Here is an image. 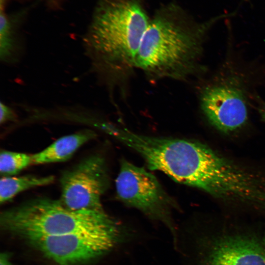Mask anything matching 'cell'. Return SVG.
<instances>
[{
	"instance_id": "cell-1",
	"label": "cell",
	"mask_w": 265,
	"mask_h": 265,
	"mask_svg": "<svg viewBox=\"0 0 265 265\" xmlns=\"http://www.w3.org/2000/svg\"><path fill=\"white\" fill-rule=\"evenodd\" d=\"M232 14L195 21L174 3L161 6L150 19L135 59V68L153 79L185 80L199 69V59L208 30Z\"/></svg>"
},
{
	"instance_id": "cell-2",
	"label": "cell",
	"mask_w": 265,
	"mask_h": 265,
	"mask_svg": "<svg viewBox=\"0 0 265 265\" xmlns=\"http://www.w3.org/2000/svg\"><path fill=\"white\" fill-rule=\"evenodd\" d=\"M150 21L143 0H99L88 42L105 67L124 74L135 68L137 52Z\"/></svg>"
},
{
	"instance_id": "cell-3",
	"label": "cell",
	"mask_w": 265,
	"mask_h": 265,
	"mask_svg": "<svg viewBox=\"0 0 265 265\" xmlns=\"http://www.w3.org/2000/svg\"><path fill=\"white\" fill-rule=\"evenodd\" d=\"M1 227L27 240L122 226L104 209L73 210L60 200L39 197L4 211Z\"/></svg>"
},
{
	"instance_id": "cell-4",
	"label": "cell",
	"mask_w": 265,
	"mask_h": 265,
	"mask_svg": "<svg viewBox=\"0 0 265 265\" xmlns=\"http://www.w3.org/2000/svg\"><path fill=\"white\" fill-rule=\"evenodd\" d=\"M115 187L117 196L122 203L163 224L177 248L179 232L172 216L177 205L152 173L122 159Z\"/></svg>"
},
{
	"instance_id": "cell-5",
	"label": "cell",
	"mask_w": 265,
	"mask_h": 265,
	"mask_svg": "<svg viewBox=\"0 0 265 265\" xmlns=\"http://www.w3.org/2000/svg\"><path fill=\"white\" fill-rule=\"evenodd\" d=\"M123 226L26 240L45 256L61 265H77L94 260L129 238Z\"/></svg>"
},
{
	"instance_id": "cell-6",
	"label": "cell",
	"mask_w": 265,
	"mask_h": 265,
	"mask_svg": "<svg viewBox=\"0 0 265 265\" xmlns=\"http://www.w3.org/2000/svg\"><path fill=\"white\" fill-rule=\"evenodd\" d=\"M109 184L104 159L93 155L62 175L59 200L73 210L103 209L101 198Z\"/></svg>"
},
{
	"instance_id": "cell-7",
	"label": "cell",
	"mask_w": 265,
	"mask_h": 265,
	"mask_svg": "<svg viewBox=\"0 0 265 265\" xmlns=\"http://www.w3.org/2000/svg\"><path fill=\"white\" fill-rule=\"evenodd\" d=\"M244 90L230 79L205 88L201 95V107L208 121L219 131L228 133L243 126L248 111Z\"/></svg>"
},
{
	"instance_id": "cell-8",
	"label": "cell",
	"mask_w": 265,
	"mask_h": 265,
	"mask_svg": "<svg viewBox=\"0 0 265 265\" xmlns=\"http://www.w3.org/2000/svg\"><path fill=\"white\" fill-rule=\"evenodd\" d=\"M200 265H265V253L254 239L227 237L215 241Z\"/></svg>"
},
{
	"instance_id": "cell-9",
	"label": "cell",
	"mask_w": 265,
	"mask_h": 265,
	"mask_svg": "<svg viewBox=\"0 0 265 265\" xmlns=\"http://www.w3.org/2000/svg\"><path fill=\"white\" fill-rule=\"evenodd\" d=\"M94 132L85 130L63 136L43 150L32 155L33 164L64 161L69 159L83 144L96 136Z\"/></svg>"
},
{
	"instance_id": "cell-10",
	"label": "cell",
	"mask_w": 265,
	"mask_h": 265,
	"mask_svg": "<svg viewBox=\"0 0 265 265\" xmlns=\"http://www.w3.org/2000/svg\"><path fill=\"white\" fill-rule=\"evenodd\" d=\"M54 180L53 176H2L0 180V203H4L27 189L49 185Z\"/></svg>"
},
{
	"instance_id": "cell-11",
	"label": "cell",
	"mask_w": 265,
	"mask_h": 265,
	"mask_svg": "<svg viewBox=\"0 0 265 265\" xmlns=\"http://www.w3.org/2000/svg\"><path fill=\"white\" fill-rule=\"evenodd\" d=\"M33 164L32 155L3 150L0 154V172L2 176H12Z\"/></svg>"
},
{
	"instance_id": "cell-12",
	"label": "cell",
	"mask_w": 265,
	"mask_h": 265,
	"mask_svg": "<svg viewBox=\"0 0 265 265\" xmlns=\"http://www.w3.org/2000/svg\"><path fill=\"white\" fill-rule=\"evenodd\" d=\"M0 26V55L1 59L6 60L12 54L14 41L12 22L1 8Z\"/></svg>"
},
{
	"instance_id": "cell-13",
	"label": "cell",
	"mask_w": 265,
	"mask_h": 265,
	"mask_svg": "<svg viewBox=\"0 0 265 265\" xmlns=\"http://www.w3.org/2000/svg\"><path fill=\"white\" fill-rule=\"evenodd\" d=\"M0 123L2 124L9 121H13L16 119V115L12 109L5 104L0 103Z\"/></svg>"
},
{
	"instance_id": "cell-14",
	"label": "cell",
	"mask_w": 265,
	"mask_h": 265,
	"mask_svg": "<svg viewBox=\"0 0 265 265\" xmlns=\"http://www.w3.org/2000/svg\"><path fill=\"white\" fill-rule=\"evenodd\" d=\"M0 265H12L7 254L1 253L0 255Z\"/></svg>"
},
{
	"instance_id": "cell-15",
	"label": "cell",
	"mask_w": 265,
	"mask_h": 265,
	"mask_svg": "<svg viewBox=\"0 0 265 265\" xmlns=\"http://www.w3.org/2000/svg\"><path fill=\"white\" fill-rule=\"evenodd\" d=\"M260 113L263 119L265 121V106L260 108Z\"/></svg>"
},
{
	"instance_id": "cell-16",
	"label": "cell",
	"mask_w": 265,
	"mask_h": 265,
	"mask_svg": "<svg viewBox=\"0 0 265 265\" xmlns=\"http://www.w3.org/2000/svg\"><path fill=\"white\" fill-rule=\"evenodd\" d=\"M264 251H265V248H264Z\"/></svg>"
}]
</instances>
